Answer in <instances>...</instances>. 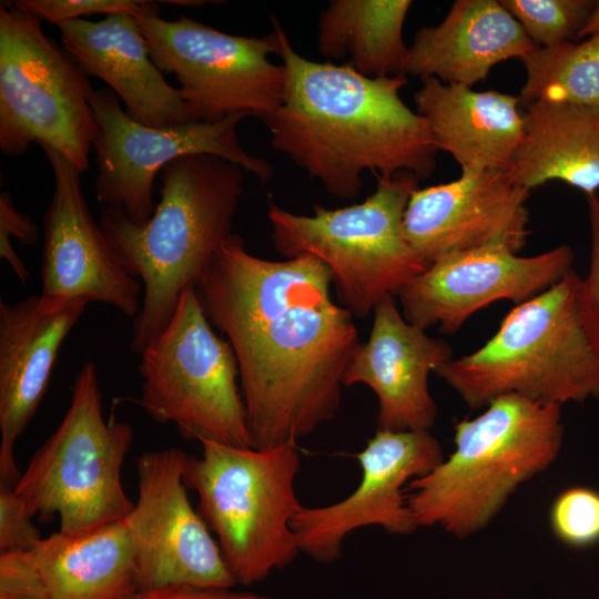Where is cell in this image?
I'll use <instances>...</instances> for the list:
<instances>
[{
	"mask_svg": "<svg viewBox=\"0 0 599 599\" xmlns=\"http://www.w3.org/2000/svg\"><path fill=\"white\" fill-rule=\"evenodd\" d=\"M539 48L577 41L596 0H500Z\"/></svg>",
	"mask_w": 599,
	"mask_h": 599,
	"instance_id": "cell-27",
	"label": "cell"
},
{
	"mask_svg": "<svg viewBox=\"0 0 599 599\" xmlns=\"http://www.w3.org/2000/svg\"><path fill=\"white\" fill-rule=\"evenodd\" d=\"M0 599H48L32 550L0 552Z\"/></svg>",
	"mask_w": 599,
	"mask_h": 599,
	"instance_id": "cell-31",
	"label": "cell"
},
{
	"mask_svg": "<svg viewBox=\"0 0 599 599\" xmlns=\"http://www.w3.org/2000/svg\"><path fill=\"white\" fill-rule=\"evenodd\" d=\"M410 0H333L318 22L317 47L368 78L405 74L403 27ZM406 75V74H405Z\"/></svg>",
	"mask_w": 599,
	"mask_h": 599,
	"instance_id": "cell-25",
	"label": "cell"
},
{
	"mask_svg": "<svg viewBox=\"0 0 599 599\" xmlns=\"http://www.w3.org/2000/svg\"><path fill=\"white\" fill-rule=\"evenodd\" d=\"M11 235L20 244L30 246L37 243L39 231L31 217L16 209L11 194L4 191L0 194V256L20 273L24 264L13 250Z\"/></svg>",
	"mask_w": 599,
	"mask_h": 599,
	"instance_id": "cell-33",
	"label": "cell"
},
{
	"mask_svg": "<svg viewBox=\"0 0 599 599\" xmlns=\"http://www.w3.org/2000/svg\"><path fill=\"white\" fill-rule=\"evenodd\" d=\"M538 48L497 0H457L435 27L420 28L405 74L471 88L498 63Z\"/></svg>",
	"mask_w": 599,
	"mask_h": 599,
	"instance_id": "cell-22",
	"label": "cell"
},
{
	"mask_svg": "<svg viewBox=\"0 0 599 599\" xmlns=\"http://www.w3.org/2000/svg\"><path fill=\"white\" fill-rule=\"evenodd\" d=\"M133 443L126 422L105 420L95 364L78 372L69 408L13 486L32 516L59 517V531L83 535L123 521L134 502L122 484Z\"/></svg>",
	"mask_w": 599,
	"mask_h": 599,
	"instance_id": "cell-8",
	"label": "cell"
},
{
	"mask_svg": "<svg viewBox=\"0 0 599 599\" xmlns=\"http://www.w3.org/2000/svg\"><path fill=\"white\" fill-rule=\"evenodd\" d=\"M160 11L133 16L163 74H173L194 122H216L246 113L262 118L281 105L286 72L272 63L278 53L275 31L265 37L233 35L180 16Z\"/></svg>",
	"mask_w": 599,
	"mask_h": 599,
	"instance_id": "cell-11",
	"label": "cell"
},
{
	"mask_svg": "<svg viewBox=\"0 0 599 599\" xmlns=\"http://www.w3.org/2000/svg\"><path fill=\"white\" fill-rule=\"evenodd\" d=\"M201 445V457H187L184 483L196 493L197 511L216 536L235 582L262 581L301 552L292 528L303 506L295 493L297 445Z\"/></svg>",
	"mask_w": 599,
	"mask_h": 599,
	"instance_id": "cell-6",
	"label": "cell"
},
{
	"mask_svg": "<svg viewBox=\"0 0 599 599\" xmlns=\"http://www.w3.org/2000/svg\"><path fill=\"white\" fill-rule=\"evenodd\" d=\"M89 303L31 295L0 301V483L21 474L14 446L33 418L50 383L60 347Z\"/></svg>",
	"mask_w": 599,
	"mask_h": 599,
	"instance_id": "cell-18",
	"label": "cell"
},
{
	"mask_svg": "<svg viewBox=\"0 0 599 599\" xmlns=\"http://www.w3.org/2000/svg\"><path fill=\"white\" fill-rule=\"evenodd\" d=\"M573 252L559 245L534 256L505 246H486L444 255L397 294L402 314L424 329L437 326L454 335L477 311L498 301L520 304L560 281Z\"/></svg>",
	"mask_w": 599,
	"mask_h": 599,
	"instance_id": "cell-15",
	"label": "cell"
},
{
	"mask_svg": "<svg viewBox=\"0 0 599 599\" xmlns=\"http://www.w3.org/2000/svg\"><path fill=\"white\" fill-rule=\"evenodd\" d=\"M549 526L555 537L573 549L599 544V491L572 486L560 491L549 509Z\"/></svg>",
	"mask_w": 599,
	"mask_h": 599,
	"instance_id": "cell-28",
	"label": "cell"
},
{
	"mask_svg": "<svg viewBox=\"0 0 599 599\" xmlns=\"http://www.w3.org/2000/svg\"><path fill=\"white\" fill-rule=\"evenodd\" d=\"M130 599H275L270 596L233 591L231 588H202L193 586H166L139 590Z\"/></svg>",
	"mask_w": 599,
	"mask_h": 599,
	"instance_id": "cell-34",
	"label": "cell"
},
{
	"mask_svg": "<svg viewBox=\"0 0 599 599\" xmlns=\"http://www.w3.org/2000/svg\"><path fill=\"white\" fill-rule=\"evenodd\" d=\"M373 316L369 337L347 367L343 385L363 384L375 393L377 429L429 430L437 406L428 376L453 358V348L406 321L394 296L383 298Z\"/></svg>",
	"mask_w": 599,
	"mask_h": 599,
	"instance_id": "cell-19",
	"label": "cell"
},
{
	"mask_svg": "<svg viewBox=\"0 0 599 599\" xmlns=\"http://www.w3.org/2000/svg\"><path fill=\"white\" fill-rule=\"evenodd\" d=\"M54 177L43 217L41 295L111 305L128 317L142 306L143 286L114 258L81 190V172L59 151L42 145Z\"/></svg>",
	"mask_w": 599,
	"mask_h": 599,
	"instance_id": "cell-17",
	"label": "cell"
},
{
	"mask_svg": "<svg viewBox=\"0 0 599 599\" xmlns=\"http://www.w3.org/2000/svg\"><path fill=\"white\" fill-rule=\"evenodd\" d=\"M520 61L527 75L518 95L522 106L561 103L599 115V33L538 47Z\"/></svg>",
	"mask_w": 599,
	"mask_h": 599,
	"instance_id": "cell-26",
	"label": "cell"
},
{
	"mask_svg": "<svg viewBox=\"0 0 599 599\" xmlns=\"http://www.w3.org/2000/svg\"><path fill=\"white\" fill-rule=\"evenodd\" d=\"M166 3L177 4V6H203V3H209L207 1H182V0H169Z\"/></svg>",
	"mask_w": 599,
	"mask_h": 599,
	"instance_id": "cell-36",
	"label": "cell"
},
{
	"mask_svg": "<svg viewBox=\"0 0 599 599\" xmlns=\"http://www.w3.org/2000/svg\"><path fill=\"white\" fill-rule=\"evenodd\" d=\"M591 251L588 274L581 278L579 303L586 331L599 352V194L586 195Z\"/></svg>",
	"mask_w": 599,
	"mask_h": 599,
	"instance_id": "cell-32",
	"label": "cell"
},
{
	"mask_svg": "<svg viewBox=\"0 0 599 599\" xmlns=\"http://www.w3.org/2000/svg\"><path fill=\"white\" fill-rule=\"evenodd\" d=\"M376 177L375 191L362 203L338 209L316 204L312 215L274 203L267 211L274 248L287 258L312 255L323 262L339 303L358 318L428 267L403 229L418 177L408 172Z\"/></svg>",
	"mask_w": 599,
	"mask_h": 599,
	"instance_id": "cell-7",
	"label": "cell"
},
{
	"mask_svg": "<svg viewBox=\"0 0 599 599\" xmlns=\"http://www.w3.org/2000/svg\"><path fill=\"white\" fill-rule=\"evenodd\" d=\"M88 75L47 35L41 20L0 3V150L27 153L31 143L63 154L81 173L98 135Z\"/></svg>",
	"mask_w": 599,
	"mask_h": 599,
	"instance_id": "cell-9",
	"label": "cell"
},
{
	"mask_svg": "<svg viewBox=\"0 0 599 599\" xmlns=\"http://www.w3.org/2000/svg\"><path fill=\"white\" fill-rule=\"evenodd\" d=\"M562 438L561 406L515 394L493 399L455 425L449 457L408 484L417 526L460 539L484 529L521 484L556 460Z\"/></svg>",
	"mask_w": 599,
	"mask_h": 599,
	"instance_id": "cell-4",
	"label": "cell"
},
{
	"mask_svg": "<svg viewBox=\"0 0 599 599\" xmlns=\"http://www.w3.org/2000/svg\"><path fill=\"white\" fill-rule=\"evenodd\" d=\"M286 72L283 102L261 118L275 150L334 196L355 200L362 175L433 174L437 149L425 119L400 98L407 75L368 78L347 64L314 62L272 18Z\"/></svg>",
	"mask_w": 599,
	"mask_h": 599,
	"instance_id": "cell-2",
	"label": "cell"
},
{
	"mask_svg": "<svg viewBox=\"0 0 599 599\" xmlns=\"http://www.w3.org/2000/svg\"><path fill=\"white\" fill-rule=\"evenodd\" d=\"M429 430H379L357 454L362 478L344 499L325 506H302L292 520L300 551L319 562L342 556L345 538L368 526L409 535L418 526L408 508L405 486L444 460Z\"/></svg>",
	"mask_w": 599,
	"mask_h": 599,
	"instance_id": "cell-14",
	"label": "cell"
},
{
	"mask_svg": "<svg viewBox=\"0 0 599 599\" xmlns=\"http://www.w3.org/2000/svg\"><path fill=\"white\" fill-rule=\"evenodd\" d=\"M13 3L39 20L57 26L90 14L136 16L160 11L158 2L145 0H16Z\"/></svg>",
	"mask_w": 599,
	"mask_h": 599,
	"instance_id": "cell-29",
	"label": "cell"
},
{
	"mask_svg": "<svg viewBox=\"0 0 599 599\" xmlns=\"http://www.w3.org/2000/svg\"><path fill=\"white\" fill-rule=\"evenodd\" d=\"M332 283L318 258H260L232 233L195 285L207 319L233 348L254 448L297 445L341 407L362 343Z\"/></svg>",
	"mask_w": 599,
	"mask_h": 599,
	"instance_id": "cell-1",
	"label": "cell"
},
{
	"mask_svg": "<svg viewBox=\"0 0 599 599\" xmlns=\"http://www.w3.org/2000/svg\"><path fill=\"white\" fill-rule=\"evenodd\" d=\"M58 28L62 47L88 77L108 84L133 120L152 128L191 121L179 88L172 87L153 62L133 16L75 19Z\"/></svg>",
	"mask_w": 599,
	"mask_h": 599,
	"instance_id": "cell-20",
	"label": "cell"
},
{
	"mask_svg": "<svg viewBox=\"0 0 599 599\" xmlns=\"http://www.w3.org/2000/svg\"><path fill=\"white\" fill-rule=\"evenodd\" d=\"M599 33V0H596L595 7L589 16L588 21L580 31L578 40L591 37Z\"/></svg>",
	"mask_w": 599,
	"mask_h": 599,
	"instance_id": "cell-35",
	"label": "cell"
},
{
	"mask_svg": "<svg viewBox=\"0 0 599 599\" xmlns=\"http://www.w3.org/2000/svg\"><path fill=\"white\" fill-rule=\"evenodd\" d=\"M529 194L505 171L461 172L457 180L412 193L404 234L427 265L447 254L486 246L519 253L531 232Z\"/></svg>",
	"mask_w": 599,
	"mask_h": 599,
	"instance_id": "cell-16",
	"label": "cell"
},
{
	"mask_svg": "<svg viewBox=\"0 0 599 599\" xmlns=\"http://www.w3.org/2000/svg\"><path fill=\"white\" fill-rule=\"evenodd\" d=\"M98 135L93 142L98 172L94 192L103 207L119 209L135 223L154 213L155 177L172 161L209 154L231 161L262 182L273 175L271 164L246 152L237 126L250 115L237 113L216 122H194L152 128L133 120L109 88L95 90L91 100Z\"/></svg>",
	"mask_w": 599,
	"mask_h": 599,
	"instance_id": "cell-12",
	"label": "cell"
},
{
	"mask_svg": "<svg viewBox=\"0 0 599 599\" xmlns=\"http://www.w3.org/2000/svg\"><path fill=\"white\" fill-rule=\"evenodd\" d=\"M13 486L0 483V552L33 550L43 539Z\"/></svg>",
	"mask_w": 599,
	"mask_h": 599,
	"instance_id": "cell-30",
	"label": "cell"
},
{
	"mask_svg": "<svg viewBox=\"0 0 599 599\" xmlns=\"http://www.w3.org/2000/svg\"><path fill=\"white\" fill-rule=\"evenodd\" d=\"M32 552L48 599H130L139 591L124 520L83 535L58 530Z\"/></svg>",
	"mask_w": 599,
	"mask_h": 599,
	"instance_id": "cell-24",
	"label": "cell"
},
{
	"mask_svg": "<svg viewBox=\"0 0 599 599\" xmlns=\"http://www.w3.org/2000/svg\"><path fill=\"white\" fill-rule=\"evenodd\" d=\"M580 284L570 270L517 304L483 346L453 357L436 375L473 409L510 394L559 406L599 398V352L581 317Z\"/></svg>",
	"mask_w": 599,
	"mask_h": 599,
	"instance_id": "cell-5",
	"label": "cell"
},
{
	"mask_svg": "<svg viewBox=\"0 0 599 599\" xmlns=\"http://www.w3.org/2000/svg\"><path fill=\"white\" fill-rule=\"evenodd\" d=\"M187 457L171 447L144 451L135 459L138 499L124 522L139 590L236 585L207 524L189 500L184 483Z\"/></svg>",
	"mask_w": 599,
	"mask_h": 599,
	"instance_id": "cell-13",
	"label": "cell"
},
{
	"mask_svg": "<svg viewBox=\"0 0 599 599\" xmlns=\"http://www.w3.org/2000/svg\"><path fill=\"white\" fill-rule=\"evenodd\" d=\"M511 179L531 191L560 181L585 196L599 190V115L561 103L538 102L526 109L522 142Z\"/></svg>",
	"mask_w": 599,
	"mask_h": 599,
	"instance_id": "cell-23",
	"label": "cell"
},
{
	"mask_svg": "<svg viewBox=\"0 0 599 599\" xmlns=\"http://www.w3.org/2000/svg\"><path fill=\"white\" fill-rule=\"evenodd\" d=\"M161 181L160 202L144 223L113 207H102L98 221L114 258L143 286L130 342L135 354L164 331L183 292L232 234L243 169L215 155H184L161 171Z\"/></svg>",
	"mask_w": 599,
	"mask_h": 599,
	"instance_id": "cell-3",
	"label": "cell"
},
{
	"mask_svg": "<svg viewBox=\"0 0 599 599\" xmlns=\"http://www.w3.org/2000/svg\"><path fill=\"white\" fill-rule=\"evenodd\" d=\"M422 82L414 102L436 149L449 153L461 172H508L524 138L525 112L519 98L496 90L475 91L435 78Z\"/></svg>",
	"mask_w": 599,
	"mask_h": 599,
	"instance_id": "cell-21",
	"label": "cell"
},
{
	"mask_svg": "<svg viewBox=\"0 0 599 599\" xmlns=\"http://www.w3.org/2000/svg\"><path fill=\"white\" fill-rule=\"evenodd\" d=\"M211 325L195 287L183 292L169 325L140 354L136 403L186 439L253 447L233 348Z\"/></svg>",
	"mask_w": 599,
	"mask_h": 599,
	"instance_id": "cell-10",
	"label": "cell"
}]
</instances>
